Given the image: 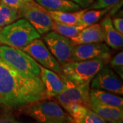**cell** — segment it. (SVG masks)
Returning <instances> with one entry per match:
<instances>
[{"label": "cell", "mask_w": 123, "mask_h": 123, "mask_svg": "<svg viewBox=\"0 0 123 123\" xmlns=\"http://www.w3.org/2000/svg\"><path fill=\"white\" fill-rule=\"evenodd\" d=\"M45 98L39 77H25L0 58V105L17 107Z\"/></svg>", "instance_id": "obj_1"}, {"label": "cell", "mask_w": 123, "mask_h": 123, "mask_svg": "<svg viewBox=\"0 0 123 123\" xmlns=\"http://www.w3.org/2000/svg\"><path fill=\"white\" fill-rule=\"evenodd\" d=\"M40 38V34L25 18L0 27V44L21 49Z\"/></svg>", "instance_id": "obj_2"}, {"label": "cell", "mask_w": 123, "mask_h": 123, "mask_svg": "<svg viewBox=\"0 0 123 123\" xmlns=\"http://www.w3.org/2000/svg\"><path fill=\"white\" fill-rule=\"evenodd\" d=\"M24 111L38 123H74V120L57 103L44 99L26 105Z\"/></svg>", "instance_id": "obj_3"}, {"label": "cell", "mask_w": 123, "mask_h": 123, "mask_svg": "<svg viewBox=\"0 0 123 123\" xmlns=\"http://www.w3.org/2000/svg\"><path fill=\"white\" fill-rule=\"evenodd\" d=\"M0 58L19 74L25 77H39L40 64L21 49L8 45H0Z\"/></svg>", "instance_id": "obj_4"}, {"label": "cell", "mask_w": 123, "mask_h": 123, "mask_svg": "<svg viewBox=\"0 0 123 123\" xmlns=\"http://www.w3.org/2000/svg\"><path fill=\"white\" fill-rule=\"evenodd\" d=\"M105 63L98 59L70 62L62 65V74L75 84L90 85L94 77L103 68Z\"/></svg>", "instance_id": "obj_5"}, {"label": "cell", "mask_w": 123, "mask_h": 123, "mask_svg": "<svg viewBox=\"0 0 123 123\" xmlns=\"http://www.w3.org/2000/svg\"><path fill=\"white\" fill-rule=\"evenodd\" d=\"M18 14L19 17L26 19L40 35L52 30L53 21L48 11L34 1H25L18 10Z\"/></svg>", "instance_id": "obj_6"}, {"label": "cell", "mask_w": 123, "mask_h": 123, "mask_svg": "<svg viewBox=\"0 0 123 123\" xmlns=\"http://www.w3.org/2000/svg\"><path fill=\"white\" fill-rule=\"evenodd\" d=\"M64 81V88L56 97L63 107L70 103H78L90 108V85H79L60 74Z\"/></svg>", "instance_id": "obj_7"}, {"label": "cell", "mask_w": 123, "mask_h": 123, "mask_svg": "<svg viewBox=\"0 0 123 123\" xmlns=\"http://www.w3.org/2000/svg\"><path fill=\"white\" fill-rule=\"evenodd\" d=\"M43 39L49 51L61 66L71 62L74 45L70 38L50 31L44 34Z\"/></svg>", "instance_id": "obj_8"}, {"label": "cell", "mask_w": 123, "mask_h": 123, "mask_svg": "<svg viewBox=\"0 0 123 123\" xmlns=\"http://www.w3.org/2000/svg\"><path fill=\"white\" fill-rule=\"evenodd\" d=\"M21 49L30 55L35 61L38 62L42 66L53 70L58 74L62 73V66L60 64L40 38L34 40L30 44Z\"/></svg>", "instance_id": "obj_9"}, {"label": "cell", "mask_w": 123, "mask_h": 123, "mask_svg": "<svg viewBox=\"0 0 123 123\" xmlns=\"http://www.w3.org/2000/svg\"><path fill=\"white\" fill-rule=\"evenodd\" d=\"M111 57V50L103 42L75 45L73 50L71 62L90 60H101L107 62Z\"/></svg>", "instance_id": "obj_10"}, {"label": "cell", "mask_w": 123, "mask_h": 123, "mask_svg": "<svg viewBox=\"0 0 123 123\" xmlns=\"http://www.w3.org/2000/svg\"><path fill=\"white\" fill-rule=\"evenodd\" d=\"M90 86L94 89L105 90L118 95L123 94V82L110 66H103L94 77Z\"/></svg>", "instance_id": "obj_11"}, {"label": "cell", "mask_w": 123, "mask_h": 123, "mask_svg": "<svg viewBox=\"0 0 123 123\" xmlns=\"http://www.w3.org/2000/svg\"><path fill=\"white\" fill-rule=\"evenodd\" d=\"M40 78L45 90L46 98L56 97L64 88V81L60 74L40 65Z\"/></svg>", "instance_id": "obj_12"}, {"label": "cell", "mask_w": 123, "mask_h": 123, "mask_svg": "<svg viewBox=\"0 0 123 123\" xmlns=\"http://www.w3.org/2000/svg\"><path fill=\"white\" fill-rule=\"evenodd\" d=\"M100 25L103 39L105 42V44L114 49H122L123 47V34L115 30L111 23V18L109 16L106 17L101 21Z\"/></svg>", "instance_id": "obj_13"}, {"label": "cell", "mask_w": 123, "mask_h": 123, "mask_svg": "<svg viewBox=\"0 0 123 123\" xmlns=\"http://www.w3.org/2000/svg\"><path fill=\"white\" fill-rule=\"evenodd\" d=\"M73 44H87L92 43L103 42L100 24L94 23L86 27L77 35L70 38Z\"/></svg>", "instance_id": "obj_14"}, {"label": "cell", "mask_w": 123, "mask_h": 123, "mask_svg": "<svg viewBox=\"0 0 123 123\" xmlns=\"http://www.w3.org/2000/svg\"><path fill=\"white\" fill-rule=\"evenodd\" d=\"M90 101L123 109V99L122 97L98 89L92 88L90 90Z\"/></svg>", "instance_id": "obj_15"}, {"label": "cell", "mask_w": 123, "mask_h": 123, "mask_svg": "<svg viewBox=\"0 0 123 123\" xmlns=\"http://www.w3.org/2000/svg\"><path fill=\"white\" fill-rule=\"evenodd\" d=\"M90 109L108 123L123 119V108L102 105L90 101Z\"/></svg>", "instance_id": "obj_16"}, {"label": "cell", "mask_w": 123, "mask_h": 123, "mask_svg": "<svg viewBox=\"0 0 123 123\" xmlns=\"http://www.w3.org/2000/svg\"><path fill=\"white\" fill-rule=\"evenodd\" d=\"M48 11L75 12L81 9L78 4L70 0H35Z\"/></svg>", "instance_id": "obj_17"}, {"label": "cell", "mask_w": 123, "mask_h": 123, "mask_svg": "<svg viewBox=\"0 0 123 123\" xmlns=\"http://www.w3.org/2000/svg\"><path fill=\"white\" fill-rule=\"evenodd\" d=\"M86 10L87 9L79 10L75 12L47 11L54 21L68 25H80L81 18Z\"/></svg>", "instance_id": "obj_18"}, {"label": "cell", "mask_w": 123, "mask_h": 123, "mask_svg": "<svg viewBox=\"0 0 123 123\" xmlns=\"http://www.w3.org/2000/svg\"><path fill=\"white\" fill-rule=\"evenodd\" d=\"M86 26H84L83 25L63 24V23H60L53 21L52 30L60 35L70 38L75 36V35H77Z\"/></svg>", "instance_id": "obj_19"}, {"label": "cell", "mask_w": 123, "mask_h": 123, "mask_svg": "<svg viewBox=\"0 0 123 123\" xmlns=\"http://www.w3.org/2000/svg\"><path fill=\"white\" fill-rule=\"evenodd\" d=\"M19 17L18 10L11 8L0 2V27L8 25Z\"/></svg>", "instance_id": "obj_20"}, {"label": "cell", "mask_w": 123, "mask_h": 123, "mask_svg": "<svg viewBox=\"0 0 123 123\" xmlns=\"http://www.w3.org/2000/svg\"><path fill=\"white\" fill-rule=\"evenodd\" d=\"M110 8L104 9H93L88 10L83 14L81 18L80 25H83L87 27L94 23H97L101 18L103 17L107 12L110 11Z\"/></svg>", "instance_id": "obj_21"}, {"label": "cell", "mask_w": 123, "mask_h": 123, "mask_svg": "<svg viewBox=\"0 0 123 123\" xmlns=\"http://www.w3.org/2000/svg\"><path fill=\"white\" fill-rule=\"evenodd\" d=\"M75 123H107V122L92 110L88 108L83 116Z\"/></svg>", "instance_id": "obj_22"}, {"label": "cell", "mask_w": 123, "mask_h": 123, "mask_svg": "<svg viewBox=\"0 0 123 123\" xmlns=\"http://www.w3.org/2000/svg\"><path fill=\"white\" fill-rule=\"evenodd\" d=\"M110 66L119 77L123 79V52L120 51L116 54L113 59L110 61Z\"/></svg>", "instance_id": "obj_23"}, {"label": "cell", "mask_w": 123, "mask_h": 123, "mask_svg": "<svg viewBox=\"0 0 123 123\" xmlns=\"http://www.w3.org/2000/svg\"><path fill=\"white\" fill-rule=\"evenodd\" d=\"M123 0H95L89 6L88 10L111 8Z\"/></svg>", "instance_id": "obj_24"}, {"label": "cell", "mask_w": 123, "mask_h": 123, "mask_svg": "<svg viewBox=\"0 0 123 123\" xmlns=\"http://www.w3.org/2000/svg\"><path fill=\"white\" fill-rule=\"evenodd\" d=\"M0 2L11 8L19 10L23 6L25 1L23 0H0Z\"/></svg>", "instance_id": "obj_25"}, {"label": "cell", "mask_w": 123, "mask_h": 123, "mask_svg": "<svg viewBox=\"0 0 123 123\" xmlns=\"http://www.w3.org/2000/svg\"><path fill=\"white\" fill-rule=\"evenodd\" d=\"M112 25L115 30L120 34H123V18L122 17H116L111 19Z\"/></svg>", "instance_id": "obj_26"}, {"label": "cell", "mask_w": 123, "mask_h": 123, "mask_svg": "<svg viewBox=\"0 0 123 123\" xmlns=\"http://www.w3.org/2000/svg\"><path fill=\"white\" fill-rule=\"evenodd\" d=\"M0 123H21L13 116L10 114H4L0 116Z\"/></svg>", "instance_id": "obj_27"}, {"label": "cell", "mask_w": 123, "mask_h": 123, "mask_svg": "<svg viewBox=\"0 0 123 123\" xmlns=\"http://www.w3.org/2000/svg\"><path fill=\"white\" fill-rule=\"evenodd\" d=\"M70 1L78 4L82 8H88L93 1V0H70Z\"/></svg>", "instance_id": "obj_28"}, {"label": "cell", "mask_w": 123, "mask_h": 123, "mask_svg": "<svg viewBox=\"0 0 123 123\" xmlns=\"http://www.w3.org/2000/svg\"><path fill=\"white\" fill-rule=\"evenodd\" d=\"M123 123V119L122 120H116V121H114V122H111V123Z\"/></svg>", "instance_id": "obj_29"}, {"label": "cell", "mask_w": 123, "mask_h": 123, "mask_svg": "<svg viewBox=\"0 0 123 123\" xmlns=\"http://www.w3.org/2000/svg\"><path fill=\"white\" fill-rule=\"evenodd\" d=\"M23 1H31L33 0H23Z\"/></svg>", "instance_id": "obj_30"}]
</instances>
